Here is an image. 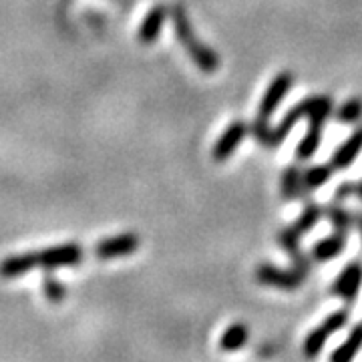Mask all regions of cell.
<instances>
[{"instance_id":"cell-17","label":"cell","mask_w":362,"mask_h":362,"mask_svg":"<svg viewBox=\"0 0 362 362\" xmlns=\"http://www.w3.org/2000/svg\"><path fill=\"white\" fill-rule=\"evenodd\" d=\"M362 349V322L356 324L352 330H350L349 338L332 350L330 354V362H352L356 358L358 350Z\"/></svg>"},{"instance_id":"cell-16","label":"cell","mask_w":362,"mask_h":362,"mask_svg":"<svg viewBox=\"0 0 362 362\" xmlns=\"http://www.w3.org/2000/svg\"><path fill=\"white\" fill-rule=\"evenodd\" d=\"M280 187H282V197L284 199H298V197H306V185H304V173L300 171L298 165H290L284 169L282 180H280Z\"/></svg>"},{"instance_id":"cell-12","label":"cell","mask_w":362,"mask_h":362,"mask_svg":"<svg viewBox=\"0 0 362 362\" xmlns=\"http://www.w3.org/2000/svg\"><path fill=\"white\" fill-rule=\"evenodd\" d=\"M346 244H349V233L334 232L332 235H326L320 242H316L312 246L310 256L316 262H330L344 252Z\"/></svg>"},{"instance_id":"cell-23","label":"cell","mask_w":362,"mask_h":362,"mask_svg":"<svg viewBox=\"0 0 362 362\" xmlns=\"http://www.w3.org/2000/svg\"><path fill=\"white\" fill-rule=\"evenodd\" d=\"M42 290H45V296L49 298L51 302H54V304H59V302L66 296L65 284H63V282H59V280H54L52 276H47V278H45V282H42Z\"/></svg>"},{"instance_id":"cell-4","label":"cell","mask_w":362,"mask_h":362,"mask_svg":"<svg viewBox=\"0 0 362 362\" xmlns=\"http://www.w3.org/2000/svg\"><path fill=\"white\" fill-rule=\"evenodd\" d=\"M37 254V266L45 270H57V268H66V266H78L85 252L78 244H63V246H52L35 252Z\"/></svg>"},{"instance_id":"cell-20","label":"cell","mask_w":362,"mask_h":362,"mask_svg":"<svg viewBox=\"0 0 362 362\" xmlns=\"http://www.w3.org/2000/svg\"><path fill=\"white\" fill-rule=\"evenodd\" d=\"M322 216H324V209L318 204H308L306 206V209L300 214V218H298L292 226L296 228L298 233L300 235H304V233H308L318 223V221L322 220Z\"/></svg>"},{"instance_id":"cell-8","label":"cell","mask_w":362,"mask_h":362,"mask_svg":"<svg viewBox=\"0 0 362 362\" xmlns=\"http://www.w3.org/2000/svg\"><path fill=\"white\" fill-rule=\"evenodd\" d=\"M247 133V125L244 121H233L228 125V129L220 135V139L216 141L214 149H211V157L214 161L223 163L235 153V149L240 147V143L244 141Z\"/></svg>"},{"instance_id":"cell-2","label":"cell","mask_w":362,"mask_h":362,"mask_svg":"<svg viewBox=\"0 0 362 362\" xmlns=\"http://www.w3.org/2000/svg\"><path fill=\"white\" fill-rule=\"evenodd\" d=\"M349 322V312L346 310H338L332 312L326 320H324L318 328H314L308 332V337L304 338V344H302V350H304V356L306 358H316L322 349L326 346V340L332 337L334 332H338L340 328H344Z\"/></svg>"},{"instance_id":"cell-1","label":"cell","mask_w":362,"mask_h":362,"mask_svg":"<svg viewBox=\"0 0 362 362\" xmlns=\"http://www.w3.org/2000/svg\"><path fill=\"white\" fill-rule=\"evenodd\" d=\"M169 16H171V23H173L175 37L181 42V47L187 51L189 59L194 61V65L202 73H207V75L216 73L221 65L220 54L214 51L211 47H207L206 42H202V40L195 37V30L194 26H192L187 11L181 4H173L169 8Z\"/></svg>"},{"instance_id":"cell-5","label":"cell","mask_w":362,"mask_h":362,"mask_svg":"<svg viewBox=\"0 0 362 362\" xmlns=\"http://www.w3.org/2000/svg\"><path fill=\"white\" fill-rule=\"evenodd\" d=\"M141 246V240L137 233H117V235H111V238H105L101 240L97 246H95V256L97 259H117V258H125V256H131L135 254Z\"/></svg>"},{"instance_id":"cell-25","label":"cell","mask_w":362,"mask_h":362,"mask_svg":"<svg viewBox=\"0 0 362 362\" xmlns=\"http://www.w3.org/2000/svg\"><path fill=\"white\" fill-rule=\"evenodd\" d=\"M354 228L358 230L362 238V211H354Z\"/></svg>"},{"instance_id":"cell-15","label":"cell","mask_w":362,"mask_h":362,"mask_svg":"<svg viewBox=\"0 0 362 362\" xmlns=\"http://www.w3.org/2000/svg\"><path fill=\"white\" fill-rule=\"evenodd\" d=\"M37 266V254H21V256H11V258L0 262V278L14 280L21 278Z\"/></svg>"},{"instance_id":"cell-26","label":"cell","mask_w":362,"mask_h":362,"mask_svg":"<svg viewBox=\"0 0 362 362\" xmlns=\"http://www.w3.org/2000/svg\"><path fill=\"white\" fill-rule=\"evenodd\" d=\"M354 195H356L358 199H362V181H356V183H354Z\"/></svg>"},{"instance_id":"cell-24","label":"cell","mask_w":362,"mask_h":362,"mask_svg":"<svg viewBox=\"0 0 362 362\" xmlns=\"http://www.w3.org/2000/svg\"><path fill=\"white\" fill-rule=\"evenodd\" d=\"M354 195V181H346V183H340L337 187V202H342V199H349Z\"/></svg>"},{"instance_id":"cell-14","label":"cell","mask_w":362,"mask_h":362,"mask_svg":"<svg viewBox=\"0 0 362 362\" xmlns=\"http://www.w3.org/2000/svg\"><path fill=\"white\" fill-rule=\"evenodd\" d=\"M361 151H362V125L361 127H356V129H354V133L350 135L349 139L342 143L337 151H334L330 165H332L334 169L350 168V165L354 163V159L358 157V153H361Z\"/></svg>"},{"instance_id":"cell-11","label":"cell","mask_w":362,"mask_h":362,"mask_svg":"<svg viewBox=\"0 0 362 362\" xmlns=\"http://www.w3.org/2000/svg\"><path fill=\"white\" fill-rule=\"evenodd\" d=\"M168 14V6H163V4H157L147 13V16L143 18L141 26H139V33H137V39H139L141 45H153L159 39V33L163 28Z\"/></svg>"},{"instance_id":"cell-19","label":"cell","mask_w":362,"mask_h":362,"mask_svg":"<svg viewBox=\"0 0 362 362\" xmlns=\"http://www.w3.org/2000/svg\"><path fill=\"white\" fill-rule=\"evenodd\" d=\"M326 216H328V220L332 221V226H334L337 232L349 233L354 228V214L349 211L346 207L332 204V206L326 207Z\"/></svg>"},{"instance_id":"cell-6","label":"cell","mask_w":362,"mask_h":362,"mask_svg":"<svg viewBox=\"0 0 362 362\" xmlns=\"http://www.w3.org/2000/svg\"><path fill=\"white\" fill-rule=\"evenodd\" d=\"M292 85H294V75H292V73H288V71H282L280 75H276V77H274V81L270 83V87L266 89L264 97H262V101H259V107H258L259 119H268V121H270V117L274 115V111L280 107V103L286 99V95L290 93Z\"/></svg>"},{"instance_id":"cell-13","label":"cell","mask_w":362,"mask_h":362,"mask_svg":"<svg viewBox=\"0 0 362 362\" xmlns=\"http://www.w3.org/2000/svg\"><path fill=\"white\" fill-rule=\"evenodd\" d=\"M326 121L322 119H308V131L306 135L300 139L296 147V159L298 161H308L314 153L320 149V141H322V127Z\"/></svg>"},{"instance_id":"cell-22","label":"cell","mask_w":362,"mask_h":362,"mask_svg":"<svg viewBox=\"0 0 362 362\" xmlns=\"http://www.w3.org/2000/svg\"><path fill=\"white\" fill-rule=\"evenodd\" d=\"M334 115L340 123H346V125H352V123H358L362 119V99L358 97H352L346 103H342L334 111Z\"/></svg>"},{"instance_id":"cell-7","label":"cell","mask_w":362,"mask_h":362,"mask_svg":"<svg viewBox=\"0 0 362 362\" xmlns=\"http://www.w3.org/2000/svg\"><path fill=\"white\" fill-rule=\"evenodd\" d=\"M256 280H258L259 284L292 292V290H298L306 278L300 272L294 270V268L292 270H282V268H276L272 264H259L258 268H256Z\"/></svg>"},{"instance_id":"cell-3","label":"cell","mask_w":362,"mask_h":362,"mask_svg":"<svg viewBox=\"0 0 362 362\" xmlns=\"http://www.w3.org/2000/svg\"><path fill=\"white\" fill-rule=\"evenodd\" d=\"M320 99H322V95H312V97H306V99H302L300 103L294 105V107L282 117V121H280L276 127H272L268 147H278V145H282V141L290 135V131L294 129V125H296L298 121L310 117L312 111H314V109L318 107V103H320Z\"/></svg>"},{"instance_id":"cell-10","label":"cell","mask_w":362,"mask_h":362,"mask_svg":"<svg viewBox=\"0 0 362 362\" xmlns=\"http://www.w3.org/2000/svg\"><path fill=\"white\" fill-rule=\"evenodd\" d=\"M278 244L282 250L288 252V256L292 258V266L294 270L300 272L304 278L310 274V258H306V254L302 252V246H300V233L294 226L290 228H284L278 232Z\"/></svg>"},{"instance_id":"cell-21","label":"cell","mask_w":362,"mask_h":362,"mask_svg":"<svg viewBox=\"0 0 362 362\" xmlns=\"http://www.w3.org/2000/svg\"><path fill=\"white\" fill-rule=\"evenodd\" d=\"M332 173H334V168L330 163L328 165H314V168H308L304 171V185H306V189L310 192V189L322 187L324 183L332 177Z\"/></svg>"},{"instance_id":"cell-9","label":"cell","mask_w":362,"mask_h":362,"mask_svg":"<svg viewBox=\"0 0 362 362\" xmlns=\"http://www.w3.org/2000/svg\"><path fill=\"white\" fill-rule=\"evenodd\" d=\"M362 286V262H350L344 266V270L338 274V278L332 284V294L342 298L344 302H352L358 296Z\"/></svg>"},{"instance_id":"cell-18","label":"cell","mask_w":362,"mask_h":362,"mask_svg":"<svg viewBox=\"0 0 362 362\" xmlns=\"http://www.w3.org/2000/svg\"><path fill=\"white\" fill-rule=\"evenodd\" d=\"M250 338V328L244 322L230 324L220 338V350L223 352H235L242 350L247 344Z\"/></svg>"}]
</instances>
